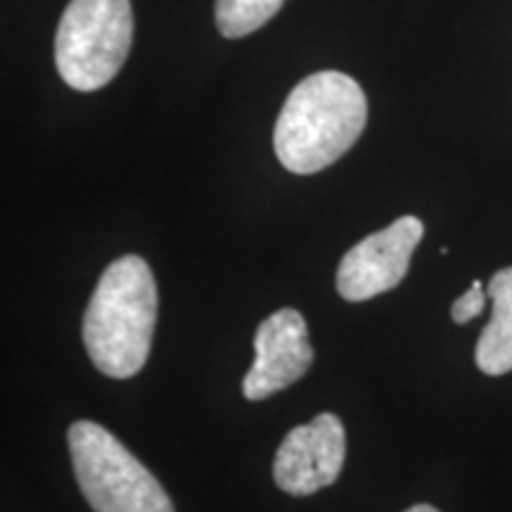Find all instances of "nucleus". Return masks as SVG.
I'll return each mask as SVG.
<instances>
[{
	"label": "nucleus",
	"mask_w": 512,
	"mask_h": 512,
	"mask_svg": "<svg viewBox=\"0 0 512 512\" xmlns=\"http://www.w3.org/2000/svg\"><path fill=\"white\" fill-rule=\"evenodd\" d=\"M366 121L368 100L358 81L342 72L311 74L287 95L275 121V155L292 174H318L347 155Z\"/></svg>",
	"instance_id": "f257e3e1"
},
{
	"label": "nucleus",
	"mask_w": 512,
	"mask_h": 512,
	"mask_svg": "<svg viewBox=\"0 0 512 512\" xmlns=\"http://www.w3.org/2000/svg\"><path fill=\"white\" fill-rule=\"evenodd\" d=\"M157 306L155 275L145 259L128 254L105 268L83 313V344L102 375L126 380L143 370Z\"/></svg>",
	"instance_id": "f03ea898"
},
{
	"label": "nucleus",
	"mask_w": 512,
	"mask_h": 512,
	"mask_svg": "<svg viewBox=\"0 0 512 512\" xmlns=\"http://www.w3.org/2000/svg\"><path fill=\"white\" fill-rule=\"evenodd\" d=\"M67 441L76 482L95 512H176L155 475L98 422H74Z\"/></svg>",
	"instance_id": "7ed1b4c3"
},
{
	"label": "nucleus",
	"mask_w": 512,
	"mask_h": 512,
	"mask_svg": "<svg viewBox=\"0 0 512 512\" xmlns=\"http://www.w3.org/2000/svg\"><path fill=\"white\" fill-rule=\"evenodd\" d=\"M131 43V0H72L55 34L57 72L74 91H98L124 67Z\"/></svg>",
	"instance_id": "20e7f679"
},
{
	"label": "nucleus",
	"mask_w": 512,
	"mask_h": 512,
	"mask_svg": "<svg viewBox=\"0 0 512 512\" xmlns=\"http://www.w3.org/2000/svg\"><path fill=\"white\" fill-rule=\"evenodd\" d=\"M425 226L415 216H401L380 233L368 235L344 254L337 268V292L347 302H366L394 290L406 278Z\"/></svg>",
	"instance_id": "39448f33"
},
{
	"label": "nucleus",
	"mask_w": 512,
	"mask_h": 512,
	"mask_svg": "<svg viewBox=\"0 0 512 512\" xmlns=\"http://www.w3.org/2000/svg\"><path fill=\"white\" fill-rule=\"evenodd\" d=\"M347 456V434L337 415L320 413L294 427L273 460L275 484L290 496H311L332 486Z\"/></svg>",
	"instance_id": "423d86ee"
},
{
	"label": "nucleus",
	"mask_w": 512,
	"mask_h": 512,
	"mask_svg": "<svg viewBox=\"0 0 512 512\" xmlns=\"http://www.w3.org/2000/svg\"><path fill=\"white\" fill-rule=\"evenodd\" d=\"M254 351L252 368L242 380L245 399L264 401L302 380L313 366V347L302 313L280 309L268 316L256 328Z\"/></svg>",
	"instance_id": "0eeeda50"
},
{
	"label": "nucleus",
	"mask_w": 512,
	"mask_h": 512,
	"mask_svg": "<svg viewBox=\"0 0 512 512\" xmlns=\"http://www.w3.org/2000/svg\"><path fill=\"white\" fill-rule=\"evenodd\" d=\"M494 311L477 342L475 361L486 375H505L512 370V266L498 271L486 287Z\"/></svg>",
	"instance_id": "6e6552de"
},
{
	"label": "nucleus",
	"mask_w": 512,
	"mask_h": 512,
	"mask_svg": "<svg viewBox=\"0 0 512 512\" xmlns=\"http://www.w3.org/2000/svg\"><path fill=\"white\" fill-rule=\"evenodd\" d=\"M285 0H216V27L226 38H242L261 29Z\"/></svg>",
	"instance_id": "1a4fd4ad"
},
{
	"label": "nucleus",
	"mask_w": 512,
	"mask_h": 512,
	"mask_svg": "<svg viewBox=\"0 0 512 512\" xmlns=\"http://www.w3.org/2000/svg\"><path fill=\"white\" fill-rule=\"evenodd\" d=\"M486 297H489V294L484 292L482 280H475L470 290H467V292L463 294V297H458L456 302H453V306H451V318H453V323L465 325V323H470L472 318H477L479 313L484 311Z\"/></svg>",
	"instance_id": "9d476101"
},
{
	"label": "nucleus",
	"mask_w": 512,
	"mask_h": 512,
	"mask_svg": "<svg viewBox=\"0 0 512 512\" xmlns=\"http://www.w3.org/2000/svg\"><path fill=\"white\" fill-rule=\"evenodd\" d=\"M406 512H439L437 508H432V505H425V503H420V505H413L411 510H406Z\"/></svg>",
	"instance_id": "9b49d317"
}]
</instances>
